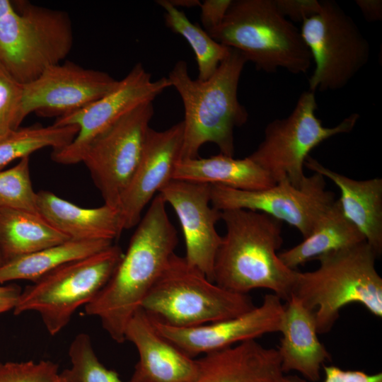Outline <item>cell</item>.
Returning <instances> with one entry per match:
<instances>
[{"mask_svg": "<svg viewBox=\"0 0 382 382\" xmlns=\"http://www.w3.org/2000/svg\"><path fill=\"white\" fill-rule=\"evenodd\" d=\"M133 233L128 248L112 275L85 313L100 318L103 329L116 342L125 341L127 325L159 277L178 239L158 194Z\"/></svg>", "mask_w": 382, "mask_h": 382, "instance_id": "1", "label": "cell"}, {"mask_svg": "<svg viewBox=\"0 0 382 382\" xmlns=\"http://www.w3.org/2000/svg\"><path fill=\"white\" fill-rule=\"evenodd\" d=\"M226 232L216 253L214 282L232 292L248 294L266 289L286 301L291 295L296 270L279 257L282 221L260 212L221 211Z\"/></svg>", "mask_w": 382, "mask_h": 382, "instance_id": "2", "label": "cell"}, {"mask_svg": "<svg viewBox=\"0 0 382 382\" xmlns=\"http://www.w3.org/2000/svg\"><path fill=\"white\" fill-rule=\"evenodd\" d=\"M247 59L231 48L215 73L208 79H192L187 62L178 61L168 79L181 97L185 116L180 159L195 158L207 142L215 144L221 154L234 155V129L248 121V113L238 98L241 75Z\"/></svg>", "mask_w": 382, "mask_h": 382, "instance_id": "3", "label": "cell"}, {"mask_svg": "<svg viewBox=\"0 0 382 382\" xmlns=\"http://www.w3.org/2000/svg\"><path fill=\"white\" fill-rule=\"evenodd\" d=\"M377 257L364 241L320 255L315 270H296L291 295L314 311L318 334L328 332L340 310L350 303H359L382 317V278L376 268Z\"/></svg>", "mask_w": 382, "mask_h": 382, "instance_id": "4", "label": "cell"}, {"mask_svg": "<svg viewBox=\"0 0 382 382\" xmlns=\"http://www.w3.org/2000/svg\"><path fill=\"white\" fill-rule=\"evenodd\" d=\"M208 34L267 73L284 69L306 74L311 64L300 30L279 13L274 0L232 1L221 24Z\"/></svg>", "mask_w": 382, "mask_h": 382, "instance_id": "5", "label": "cell"}, {"mask_svg": "<svg viewBox=\"0 0 382 382\" xmlns=\"http://www.w3.org/2000/svg\"><path fill=\"white\" fill-rule=\"evenodd\" d=\"M73 42L72 23L65 11L0 0V63L21 83L60 63Z\"/></svg>", "mask_w": 382, "mask_h": 382, "instance_id": "6", "label": "cell"}, {"mask_svg": "<svg viewBox=\"0 0 382 382\" xmlns=\"http://www.w3.org/2000/svg\"><path fill=\"white\" fill-rule=\"evenodd\" d=\"M255 306L248 294L219 286L173 253L141 308L165 325L187 328L231 318Z\"/></svg>", "mask_w": 382, "mask_h": 382, "instance_id": "7", "label": "cell"}, {"mask_svg": "<svg viewBox=\"0 0 382 382\" xmlns=\"http://www.w3.org/2000/svg\"><path fill=\"white\" fill-rule=\"evenodd\" d=\"M123 253L117 245L67 262L22 290L15 315L37 312L47 332L58 334L76 310L90 303L108 282Z\"/></svg>", "mask_w": 382, "mask_h": 382, "instance_id": "8", "label": "cell"}, {"mask_svg": "<svg viewBox=\"0 0 382 382\" xmlns=\"http://www.w3.org/2000/svg\"><path fill=\"white\" fill-rule=\"evenodd\" d=\"M315 93L303 92L291 112L269 122L257 148L248 157L267 171L275 183L287 180L299 186L306 175L303 167L310 152L329 138L350 132L359 119L352 113L328 127L316 115Z\"/></svg>", "mask_w": 382, "mask_h": 382, "instance_id": "9", "label": "cell"}, {"mask_svg": "<svg viewBox=\"0 0 382 382\" xmlns=\"http://www.w3.org/2000/svg\"><path fill=\"white\" fill-rule=\"evenodd\" d=\"M319 11L301 23L300 33L315 63L309 91L346 86L370 59V45L353 19L334 1H320Z\"/></svg>", "mask_w": 382, "mask_h": 382, "instance_id": "10", "label": "cell"}, {"mask_svg": "<svg viewBox=\"0 0 382 382\" xmlns=\"http://www.w3.org/2000/svg\"><path fill=\"white\" fill-rule=\"evenodd\" d=\"M154 113L153 102L139 105L102 132L84 153L81 162L105 204L118 209L141 159Z\"/></svg>", "mask_w": 382, "mask_h": 382, "instance_id": "11", "label": "cell"}, {"mask_svg": "<svg viewBox=\"0 0 382 382\" xmlns=\"http://www.w3.org/2000/svg\"><path fill=\"white\" fill-rule=\"evenodd\" d=\"M325 185V178L316 173L306 176L299 186L287 180L257 190L211 185V204L220 211L242 209L266 214L295 227L304 238L336 200Z\"/></svg>", "mask_w": 382, "mask_h": 382, "instance_id": "12", "label": "cell"}, {"mask_svg": "<svg viewBox=\"0 0 382 382\" xmlns=\"http://www.w3.org/2000/svg\"><path fill=\"white\" fill-rule=\"evenodd\" d=\"M170 87L171 84L167 77L154 81L143 65L137 63L119 81L113 91L55 120L53 123L55 125H75L79 130L69 145L52 151V160L64 165L81 162L88 147L102 132L139 105L153 102Z\"/></svg>", "mask_w": 382, "mask_h": 382, "instance_id": "13", "label": "cell"}, {"mask_svg": "<svg viewBox=\"0 0 382 382\" xmlns=\"http://www.w3.org/2000/svg\"><path fill=\"white\" fill-rule=\"evenodd\" d=\"M119 83L108 73L66 61L46 69L23 84L21 120L31 112L56 119L71 113L113 91Z\"/></svg>", "mask_w": 382, "mask_h": 382, "instance_id": "14", "label": "cell"}, {"mask_svg": "<svg viewBox=\"0 0 382 382\" xmlns=\"http://www.w3.org/2000/svg\"><path fill=\"white\" fill-rule=\"evenodd\" d=\"M284 305L274 294H267L260 306L238 316L192 328H175L150 318L156 330L192 358L279 332Z\"/></svg>", "mask_w": 382, "mask_h": 382, "instance_id": "15", "label": "cell"}, {"mask_svg": "<svg viewBox=\"0 0 382 382\" xmlns=\"http://www.w3.org/2000/svg\"><path fill=\"white\" fill-rule=\"evenodd\" d=\"M175 210L185 245L186 262L214 282V266L222 236L216 224L221 211L211 204V185L170 180L158 192Z\"/></svg>", "mask_w": 382, "mask_h": 382, "instance_id": "16", "label": "cell"}, {"mask_svg": "<svg viewBox=\"0 0 382 382\" xmlns=\"http://www.w3.org/2000/svg\"><path fill=\"white\" fill-rule=\"evenodd\" d=\"M183 131V121L163 131L149 129L141 159L118 207L125 230L138 224L144 207L171 180L180 158Z\"/></svg>", "mask_w": 382, "mask_h": 382, "instance_id": "17", "label": "cell"}, {"mask_svg": "<svg viewBox=\"0 0 382 382\" xmlns=\"http://www.w3.org/2000/svg\"><path fill=\"white\" fill-rule=\"evenodd\" d=\"M125 337L139 354L129 382H192L195 378L197 359L159 334L141 308L129 321Z\"/></svg>", "mask_w": 382, "mask_h": 382, "instance_id": "18", "label": "cell"}, {"mask_svg": "<svg viewBox=\"0 0 382 382\" xmlns=\"http://www.w3.org/2000/svg\"><path fill=\"white\" fill-rule=\"evenodd\" d=\"M197 362L192 382H282L285 375L277 349L256 340L204 354Z\"/></svg>", "mask_w": 382, "mask_h": 382, "instance_id": "19", "label": "cell"}, {"mask_svg": "<svg viewBox=\"0 0 382 382\" xmlns=\"http://www.w3.org/2000/svg\"><path fill=\"white\" fill-rule=\"evenodd\" d=\"M279 332L277 350L284 373L296 371L305 380L318 381L330 354L318 340L314 311L291 295L284 305Z\"/></svg>", "mask_w": 382, "mask_h": 382, "instance_id": "20", "label": "cell"}, {"mask_svg": "<svg viewBox=\"0 0 382 382\" xmlns=\"http://www.w3.org/2000/svg\"><path fill=\"white\" fill-rule=\"evenodd\" d=\"M304 166L330 179L339 188L338 200L344 214L379 257L382 253V179L354 180L325 167L310 156Z\"/></svg>", "mask_w": 382, "mask_h": 382, "instance_id": "21", "label": "cell"}, {"mask_svg": "<svg viewBox=\"0 0 382 382\" xmlns=\"http://www.w3.org/2000/svg\"><path fill=\"white\" fill-rule=\"evenodd\" d=\"M39 213L70 240L112 241L125 230L119 209L107 204L85 208L48 190L37 192Z\"/></svg>", "mask_w": 382, "mask_h": 382, "instance_id": "22", "label": "cell"}, {"mask_svg": "<svg viewBox=\"0 0 382 382\" xmlns=\"http://www.w3.org/2000/svg\"><path fill=\"white\" fill-rule=\"evenodd\" d=\"M171 180L220 185L241 190H262L276 183L267 171L248 156L236 159L221 153L208 158L178 160Z\"/></svg>", "mask_w": 382, "mask_h": 382, "instance_id": "23", "label": "cell"}, {"mask_svg": "<svg viewBox=\"0 0 382 382\" xmlns=\"http://www.w3.org/2000/svg\"><path fill=\"white\" fill-rule=\"evenodd\" d=\"M364 241V236L345 216L339 200L336 199L302 242L278 255L285 266L296 270L299 265L320 255Z\"/></svg>", "mask_w": 382, "mask_h": 382, "instance_id": "24", "label": "cell"}, {"mask_svg": "<svg viewBox=\"0 0 382 382\" xmlns=\"http://www.w3.org/2000/svg\"><path fill=\"white\" fill-rule=\"evenodd\" d=\"M112 245L105 240H68L8 260L0 265V284L24 279L32 283L59 267L97 253Z\"/></svg>", "mask_w": 382, "mask_h": 382, "instance_id": "25", "label": "cell"}, {"mask_svg": "<svg viewBox=\"0 0 382 382\" xmlns=\"http://www.w3.org/2000/svg\"><path fill=\"white\" fill-rule=\"evenodd\" d=\"M68 240L41 215L0 207V251L5 262Z\"/></svg>", "mask_w": 382, "mask_h": 382, "instance_id": "26", "label": "cell"}, {"mask_svg": "<svg viewBox=\"0 0 382 382\" xmlns=\"http://www.w3.org/2000/svg\"><path fill=\"white\" fill-rule=\"evenodd\" d=\"M165 12L166 25L173 33L183 36L192 49L198 67V78L205 81L216 71L229 54L231 48L214 40L199 25L192 23L185 13L173 6L168 0L156 1Z\"/></svg>", "mask_w": 382, "mask_h": 382, "instance_id": "27", "label": "cell"}, {"mask_svg": "<svg viewBox=\"0 0 382 382\" xmlns=\"http://www.w3.org/2000/svg\"><path fill=\"white\" fill-rule=\"evenodd\" d=\"M75 125H34L18 127L0 137V170L16 159L29 157L45 147L53 151L69 145L78 133Z\"/></svg>", "mask_w": 382, "mask_h": 382, "instance_id": "28", "label": "cell"}, {"mask_svg": "<svg viewBox=\"0 0 382 382\" xmlns=\"http://www.w3.org/2000/svg\"><path fill=\"white\" fill-rule=\"evenodd\" d=\"M69 356L71 366L61 372L65 382H123L116 371L99 361L86 333H79L74 337Z\"/></svg>", "mask_w": 382, "mask_h": 382, "instance_id": "29", "label": "cell"}, {"mask_svg": "<svg viewBox=\"0 0 382 382\" xmlns=\"http://www.w3.org/2000/svg\"><path fill=\"white\" fill-rule=\"evenodd\" d=\"M29 157L20 159L13 167L0 170V207L40 214L37 192L30 178Z\"/></svg>", "mask_w": 382, "mask_h": 382, "instance_id": "30", "label": "cell"}, {"mask_svg": "<svg viewBox=\"0 0 382 382\" xmlns=\"http://www.w3.org/2000/svg\"><path fill=\"white\" fill-rule=\"evenodd\" d=\"M23 84L0 63V137L20 127Z\"/></svg>", "mask_w": 382, "mask_h": 382, "instance_id": "31", "label": "cell"}, {"mask_svg": "<svg viewBox=\"0 0 382 382\" xmlns=\"http://www.w3.org/2000/svg\"><path fill=\"white\" fill-rule=\"evenodd\" d=\"M0 382H65L51 361L0 362Z\"/></svg>", "mask_w": 382, "mask_h": 382, "instance_id": "32", "label": "cell"}, {"mask_svg": "<svg viewBox=\"0 0 382 382\" xmlns=\"http://www.w3.org/2000/svg\"><path fill=\"white\" fill-rule=\"evenodd\" d=\"M322 382H382V373L367 374L359 370H345L334 365L323 366ZM282 382H307L296 375H284Z\"/></svg>", "mask_w": 382, "mask_h": 382, "instance_id": "33", "label": "cell"}, {"mask_svg": "<svg viewBox=\"0 0 382 382\" xmlns=\"http://www.w3.org/2000/svg\"><path fill=\"white\" fill-rule=\"evenodd\" d=\"M279 13L291 22L301 23L317 13L321 1L317 0H274Z\"/></svg>", "mask_w": 382, "mask_h": 382, "instance_id": "34", "label": "cell"}, {"mask_svg": "<svg viewBox=\"0 0 382 382\" xmlns=\"http://www.w3.org/2000/svg\"><path fill=\"white\" fill-rule=\"evenodd\" d=\"M232 0H205L200 5V20L207 33L221 24Z\"/></svg>", "mask_w": 382, "mask_h": 382, "instance_id": "35", "label": "cell"}, {"mask_svg": "<svg viewBox=\"0 0 382 382\" xmlns=\"http://www.w3.org/2000/svg\"><path fill=\"white\" fill-rule=\"evenodd\" d=\"M21 291L16 284L0 285V314L14 309Z\"/></svg>", "mask_w": 382, "mask_h": 382, "instance_id": "36", "label": "cell"}, {"mask_svg": "<svg viewBox=\"0 0 382 382\" xmlns=\"http://www.w3.org/2000/svg\"><path fill=\"white\" fill-rule=\"evenodd\" d=\"M355 2L366 21L376 22L382 19V1L357 0Z\"/></svg>", "mask_w": 382, "mask_h": 382, "instance_id": "37", "label": "cell"}, {"mask_svg": "<svg viewBox=\"0 0 382 382\" xmlns=\"http://www.w3.org/2000/svg\"><path fill=\"white\" fill-rule=\"evenodd\" d=\"M169 2L175 7L179 8H193L200 6L201 1L199 0H168Z\"/></svg>", "mask_w": 382, "mask_h": 382, "instance_id": "38", "label": "cell"}, {"mask_svg": "<svg viewBox=\"0 0 382 382\" xmlns=\"http://www.w3.org/2000/svg\"><path fill=\"white\" fill-rule=\"evenodd\" d=\"M5 262V260L3 257V255L0 251V265H1L2 264H4Z\"/></svg>", "mask_w": 382, "mask_h": 382, "instance_id": "39", "label": "cell"}]
</instances>
